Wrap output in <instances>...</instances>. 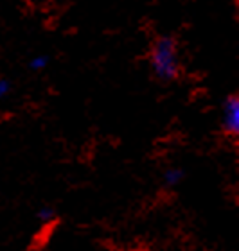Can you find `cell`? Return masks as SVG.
<instances>
[{"instance_id":"1","label":"cell","mask_w":239,"mask_h":251,"mask_svg":"<svg viewBox=\"0 0 239 251\" xmlns=\"http://www.w3.org/2000/svg\"><path fill=\"white\" fill-rule=\"evenodd\" d=\"M151 65L153 70L160 79H175L178 74V59H177V45L169 38H162L155 43L151 52Z\"/></svg>"},{"instance_id":"2","label":"cell","mask_w":239,"mask_h":251,"mask_svg":"<svg viewBox=\"0 0 239 251\" xmlns=\"http://www.w3.org/2000/svg\"><path fill=\"white\" fill-rule=\"evenodd\" d=\"M223 126L227 133L230 135H238L239 133V99L238 95H232L227 104H225V117Z\"/></svg>"},{"instance_id":"3","label":"cell","mask_w":239,"mask_h":251,"mask_svg":"<svg viewBox=\"0 0 239 251\" xmlns=\"http://www.w3.org/2000/svg\"><path fill=\"white\" fill-rule=\"evenodd\" d=\"M183 173L180 169H167L166 174H164V179H166L167 185H178L182 181Z\"/></svg>"},{"instance_id":"4","label":"cell","mask_w":239,"mask_h":251,"mask_svg":"<svg viewBox=\"0 0 239 251\" xmlns=\"http://www.w3.org/2000/svg\"><path fill=\"white\" fill-rule=\"evenodd\" d=\"M38 217H40V221H43V223H51V221L54 219V212H52V208H42L40 214H38Z\"/></svg>"},{"instance_id":"5","label":"cell","mask_w":239,"mask_h":251,"mask_svg":"<svg viewBox=\"0 0 239 251\" xmlns=\"http://www.w3.org/2000/svg\"><path fill=\"white\" fill-rule=\"evenodd\" d=\"M45 65H47V58H43V56H38V58H34L31 63L32 68H43Z\"/></svg>"},{"instance_id":"6","label":"cell","mask_w":239,"mask_h":251,"mask_svg":"<svg viewBox=\"0 0 239 251\" xmlns=\"http://www.w3.org/2000/svg\"><path fill=\"white\" fill-rule=\"evenodd\" d=\"M7 92H9V83H7V81H4V79H0V99H2V97H5V95H7Z\"/></svg>"}]
</instances>
